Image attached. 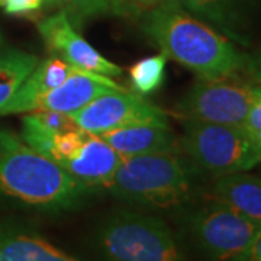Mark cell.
Instances as JSON below:
<instances>
[{
    "mask_svg": "<svg viewBox=\"0 0 261 261\" xmlns=\"http://www.w3.org/2000/svg\"><path fill=\"white\" fill-rule=\"evenodd\" d=\"M141 28L164 56L197 79H219L241 71L244 53L237 44L173 2L141 13Z\"/></svg>",
    "mask_w": 261,
    "mask_h": 261,
    "instance_id": "cell-1",
    "label": "cell"
},
{
    "mask_svg": "<svg viewBox=\"0 0 261 261\" xmlns=\"http://www.w3.org/2000/svg\"><path fill=\"white\" fill-rule=\"evenodd\" d=\"M90 190L20 137L0 129V199L42 212H64L80 205Z\"/></svg>",
    "mask_w": 261,
    "mask_h": 261,
    "instance_id": "cell-2",
    "label": "cell"
},
{
    "mask_svg": "<svg viewBox=\"0 0 261 261\" xmlns=\"http://www.w3.org/2000/svg\"><path fill=\"white\" fill-rule=\"evenodd\" d=\"M193 178L192 168L177 151L152 152L122 160L103 189L130 203L173 209L190 200Z\"/></svg>",
    "mask_w": 261,
    "mask_h": 261,
    "instance_id": "cell-3",
    "label": "cell"
},
{
    "mask_svg": "<svg viewBox=\"0 0 261 261\" xmlns=\"http://www.w3.org/2000/svg\"><path fill=\"white\" fill-rule=\"evenodd\" d=\"M97 241L108 261H189L171 228L152 215L115 212L100 225Z\"/></svg>",
    "mask_w": 261,
    "mask_h": 261,
    "instance_id": "cell-4",
    "label": "cell"
},
{
    "mask_svg": "<svg viewBox=\"0 0 261 261\" xmlns=\"http://www.w3.org/2000/svg\"><path fill=\"white\" fill-rule=\"evenodd\" d=\"M178 141L196 167L216 177L250 171L261 163V149L243 126L185 119Z\"/></svg>",
    "mask_w": 261,
    "mask_h": 261,
    "instance_id": "cell-5",
    "label": "cell"
},
{
    "mask_svg": "<svg viewBox=\"0 0 261 261\" xmlns=\"http://www.w3.org/2000/svg\"><path fill=\"white\" fill-rule=\"evenodd\" d=\"M255 94V86L241 73L219 79H197L177 105L186 121L243 126Z\"/></svg>",
    "mask_w": 261,
    "mask_h": 261,
    "instance_id": "cell-6",
    "label": "cell"
},
{
    "mask_svg": "<svg viewBox=\"0 0 261 261\" xmlns=\"http://www.w3.org/2000/svg\"><path fill=\"white\" fill-rule=\"evenodd\" d=\"M186 226L197 248L212 261H231L247 248L261 225L211 199L187 215Z\"/></svg>",
    "mask_w": 261,
    "mask_h": 261,
    "instance_id": "cell-7",
    "label": "cell"
},
{
    "mask_svg": "<svg viewBox=\"0 0 261 261\" xmlns=\"http://www.w3.org/2000/svg\"><path fill=\"white\" fill-rule=\"evenodd\" d=\"M51 160L89 189L105 187L123 157L100 135L77 128L58 134Z\"/></svg>",
    "mask_w": 261,
    "mask_h": 261,
    "instance_id": "cell-8",
    "label": "cell"
},
{
    "mask_svg": "<svg viewBox=\"0 0 261 261\" xmlns=\"http://www.w3.org/2000/svg\"><path fill=\"white\" fill-rule=\"evenodd\" d=\"M70 116L79 128L93 134L138 123L168 125L167 115L161 109L126 90H112L100 94Z\"/></svg>",
    "mask_w": 261,
    "mask_h": 261,
    "instance_id": "cell-9",
    "label": "cell"
},
{
    "mask_svg": "<svg viewBox=\"0 0 261 261\" xmlns=\"http://www.w3.org/2000/svg\"><path fill=\"white\" fill-rule=\"evenodd\" d=\"M211 25L237 45L251 47L261 25V0H168Z\"/></svg>",
    "mask_w": 261,
    "mask_h": 261,
    "instance_id": "cell-10",
    "label": "cell"
},
{
    "mask_svg": "<svg viewBox=\"0 0 261 261\" xmlns=\"http://www.w3.org/2000/svg\"><path fill=\"white\" fill-rule=\"evenodd\" d=\"M38 31L53 56L60 57L75 68L111 79L122 74L119 65L105 58L75 31L71 19L64 10L38 22Z\"/></svg>",
    "mask_w": 261,
    "mask_h": 261,
    "instance_id": "cell-11",
    "label": "cell"
},
{
    "mask_svg": "<svg viewBox=\"0 0 261 261\" xmlns=\"http://www.w3.org/2000/svg\"><path fill=\"white\" fill-rule=\"evenodd\" d=\"M112 90H126L111 77L77 68L73 74L60 86L39 96L32 105L34 111H56L73 115L100 94Z\"/></svg>",
    "mask_w": 261,
    "mask_h": 261,
    "instance_id": "cell-12",
    "label": "cell"
},
{
    "mask_svg": "<svg viewBox=\"0 0 261 261\" xmlns=\"http://www.w3.org/2000/svg\"><path fill=\"white\" fill-rule=\"evenodd\" d=\"M123 159L152 152L178 151L180 141L168 125L138 123L97 134Z\"/></svg>",
    "mask_w": 261,
    "mask_h": 261,
    "instance_id": "cell-13",
    "label": "cell"
},
{
    "mask_svg": "<svg viewBox=\"0 0 261 261\" xmlns=\"http://www.w3.org/2000/svg\"><path fill=\"white\" fill-rule=\"evenodd\" d=\"M211 196L250 221L261 225V177L240 171L215 178Z\"/></svg>",
    "mask_w": 261,
    "mask_h": 261,
    "instance_id": "cell-14",
    "label": "cell"
},
{
    "mask_svg": "<svg viewBox=\"0 0 261 261\" xmlns=\"http://www.w3.org/2000/svg\"><path fill=\"white\" fill-rule=\"evenodd\" d=\"M75 67L65 63L60 57L53 56L39 61L34 71L27 77L9 103L0 111V115L31 112L32 105L39 96L53 90L74 73Z\"/></svg>",
    "mask_w": 261,
    "mask_h": 261,
    "instance_id": "cell-15",
    "label": "cell"
},
{
    "mask_svg": "<svg viewBox=\"0 0 261 261\" xmlns=\"http://www.w3.org/2000/svg\"><path fill=\"white\" fill-rule=\"evenodd\" d=\"M0 261H82L37 233L0 225Z\"/></svg>",
    "mask_w": 261,
    "mask_h": 261,
    "instance_id": "cell-16",
    "label": "cell"
},
{
    "mask_svg": "<svg viewBox=\"0 0 261 261\" xmlns=\"http://www.w3.org/2000/svg\"><path fill=\"white\" fill-rule=\"evenodd\" d=\"M38 63L39 58L34 54L0 48V111L9 103Z\"/></svg>",
    "mask_w": 261,
    "mask_h": 261,
    "instance_id": "cell-17",
    "label": "cell"
},
{
    "mask_svg": "<svg viewBox=\"0 0 261 261\" xmlns=\"http://www.w3.org/2000/svg\"><path fill=\"white\" fill-rule=\"evenodd\" d=\"M167 60V57L161 53L157 56L142 58L130 67V84L141 96L154 93L163 84Z\"/></svg>",
    "mask_w": 261,
    "mask_h": 261,
    "instance_id": "cell-18",
    "label": "cell"
},
{
    "mask_svg": "<svg viewBox=\"0 0 261 261\" xmlns=\"http://www.w3.org/2000/svg\"><path fill=\"white\" fill-rule=\"evenodd\" d=\"M57 135L58 134L49 129L47 125L39 119L37 112H31L27 116H23L20 138L28 147L49 160L53 155Z\"/></svg>",
    "mask_w": 261,
    "mask_h": 261,
    "instance_id": "cell-19",
    "label": "cell"
},
{
    "mask_svg": "<svg viewBox=\"0 0 261 261\" xmlns=\"http://www.w3.org/2000/svg\"><path fill=\"white\" fill-rule=\"evenodd\" d=\"M243 128L261 149V89L255 86V94Z\"/></svg>",
    "mask_w": 261,
    "mask_h": 261,
    "instance_id": "cell-20",
    "label": "cell"
},
{
    "mask_svg": "<svg viewBox=\"0 0 261 261\" xmlns=\"http://www.w3.org/2000/svg\"><path fill=\"white\" fill-rule=\"evenodd\" d=\"M241 74L254 86L261 89V45L251 53H244Z\"/></svg>",
    "mask_w": 261,
    "mask_h": 261,
    "instance_id": "cell-21",
    "label": "cell"
},
{
    "mask_svg": "<svg viewBox=\"0 0 261 261\" xmlns=\"http://www.w3.org/2000/svg\"><path fill=\"white\" fill-rule=\"evenodd\" d=\"M168 0H113V12L123 13V12H138L142 13L145 10L160 6Z\"/></svg>",
    "mask_w": 261,
    "mask_h": 261,
    "instance_id": "cell-22",
    "label": "cell"
},
{
    "mask_svg": "<svg viewBox=\"0 0 261 261\" xmlns=\"http://www.w3.org/2000/svg\"><path fill=\"white\" fill-rule=\"evenodd\" d=\"M45 0H0V6L10 15H27L38 10Z\"/></svg>",
    "mask_w": 261,
    "mask_h": 261,
    "instance_id": "cell-23",
    "label": "cell"
},
{
    "mask_svg": "<svg viewBox=\"0 0 261 261\" xmlns=\"http://www.w3.org/2000/svg\"><path fill=\"white\" fill-rule=\"evenodd\" d=\"M106 12H113V0H83L75 13V18L84 19Z\"/></svg>",
    "mask_w": 261,
    "mask_h": 261,
    "instance_id": "cell-24",
    "label": "cell"
},
{
    "mask_svg": "<svg viewBox=\"0 0 261 261\" xmlns=\"http://www.w3.org/2000/svg\"><path fill=\"white\" fill-rule=\"evenodd\" d=\"M231 261H261V226L247 248Z\"/></svg>",
    "mask_w": 261,
    "mask_h": 261,
    "instance_id": "cell-25",
    "label": "cell"
},
{
    "mask_svg": "<svg viewBox=\"0 0 261 261\" xmlns=\"http://www.w3.org/2000/svg\"><path fill=\"white\" fill-rule=\"evenodd\" d=\"M45 2L48 5L58 6L61 10L67 12V15L71 19L73 16H75V13H77V10H79L83 0H45Z\"/></svg>",
    "mask_w": 261,
    "mask_h": 261,
    "instance_id": "cell-26",
    "label": "cell"
},
{
    "mask_svg": "<svg viewBox=\"0 0 261 261\" xmlns=\"http://www.w3.org/2000/svg\"><path fill=\"white\" fill-rule=\"evenodd\" d=\"M2 44H3V39H2V35H0V48H2Z\"/></svg>",
    "mask_w": 261,
    "mask_h": 261,
    "instance_id": "cell-27",
    "label": "cell"
}]
</instances>
